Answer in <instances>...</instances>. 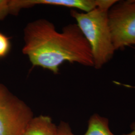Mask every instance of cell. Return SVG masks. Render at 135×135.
Returning <instances> with one entry per match:
<instances>
[{
  "label": "cell",
  "mask_w": 135,
  "mask_h": 135,
  "mask_svg": "<svg viewBox=\"0 0 135 135\" xmlns=\"http://www.w3.org/2000/svg\"><path fill=\"white\" fill-rule=\"evenodd\" d=\"M23 34L22 51L33 67L55 75L65 62L94 67L91 49L76 23L67 25L59 32L52 22L41 18L29 22Z\"/></svg>",
  "instance_id": "6da1fadb"
},
{
  "label": "cell",
  "mask_w": 135,
  "mask_h": 135,
  "mask_svg": "<svg viewBox=\"0 0 135 135\" xmlns=\"http://www.w3.org/2000/svg\"><path fill=\"white\" fill-rule=\"evenodd\" d=\"M109 10L100 7L88 12L72 10L71 16L89 44L94 68L100 69L113 58L115 49L108 21Z\"/></svg>",
  "instance_id": "7a4b0ae2"
},
{
  "label": "cell",
  "mask_w": 135,
  "mask_h": 135,
  "mask_svg": "<svg viewBox=\"0 0 135 135\" xmlns=\"http://www.w3.org/2000/svg\"><path fill=\"white\" fill-rule=\"evenodd\" d=\"M31 108L0 83V135H22L34 118Z\"/></svg>",
  "instance_id": "3957f363"
},
{
  "label": "cell",
  "mask_w": 135,
  "mask_h": 135,
  "mask_svg": "<svg viewBox=\"0 0 135 135\" xmlns=\"http://www.w3.org/2000/svg\"><path fill=\"white\" fill-rule=\"evenodd\" d=\"M108 21L115 51L135 43V0L118 1L108 12Z\"/></svg>",
  "instance_id": "277c9868"
},
{
  "label": "cell",
  "mask_w": 135,
  "mask_h": 135,
  "mask_svg": "<svg viewBox=\"0 0 135 135\" xmlns=\"http://www.w3.org/2000/svg\"><path fill=\"white\" fill-rule=\"evenodd\" d=\"M41 5L64 7L88 12L97 7V0H9L10 15L16 16L22 9Z\"/></svg>",
  "instance_id": "5b68a950"
},
{
  "label": "cell",
  "mask_w": 135,
  "mask_h": 135,
  "mask_svg": "<svg viewBox=\"0 0 135 135\" xmlns=\"http://www.w3.org/2000/svg\"><path fill=\"white\" fill-rule=\"evenodd\" d=\"M57 129L51 117L40 115L30 121L22 135H55Z\"/></svg>",
  "instance_id": "8992f818"
},
{
  "label": "cell",
  "mask_w": 135,
  "mask_h": 135,
  "mask_svg": "<svg viewBox=\"0 0 135 135\" xmlns=\"http://www.w3.org/2000/svg\"><path fill=\"white\" fill-rule=\"evenodd\" d=\"M84 135H115L110 129L108 119L95 114L89 119L87 131Z\"/></svg>",
  "instance_id": "52a82bcc"
},
{
  "label": "cell",
  "mask_w": 135,
  "mask_h": 135,
  "mask_svg": "<svg viewBox=\"0 0 135 135\" xmlns=\"http://www.w3.org/2000/svg\"><path fill=\"white\" fill-rule=\"evenodd\" d=\"M11 49L10 38L0 32V59L5 58L10 53Z\"/></svg>",
  "instance_id": "ba28073f"
},
{
  "label": "cell",
  "mask_w": 135,
  "mask_h": 135,
  "mask_svg": "<svg viewBox=\"0 0 135 135\" xmlns=\"http://www.w3.org/2000/svg\"><path fill=\"white\" fill-rule=\"evenodd\" d=\"M10 15L9 0H0V21Z\"/></svg>",
  "instance_id": "9c48e42d"
},
{
  "label": "cell",
  "mask_w": 135,
  "mask_h": 135,
  "mask_svg": "<svg viewBox=\"0 0 135 135\" xmlns=\"http://www.w3.org/2000/svg\"><path fill=\"white\" fill-rule=\"evenodd\" d=\"M55 135H76L73 133L70 127L65 123H62L57 127Z\"/></svg>",
  "instance_id": "30bf717a"
},
{
  "label": "cell",
  "mask_w": 135,
  "mask_h": 135,
  "mask_svg": "<svg viewBox=\"0 0 135 135\" xmlns=\"http://www.w3.org/2000/svg\"><path fill=\"white\" fill-rule=\"evenodd\" d=\"M131 128V131L130 133L122 135H135V122L132 124Z\"/></svg>",
  "instance_id": "8fae6325"
},
{
  "label": "cell",
  "mask_w": 135,
  "mask_h": 135,
  "mask_svg": "<svg viewBox=\"0 0 135 135\" xmlns=\"http://www.w3.org/2000/svg\"><path fill=\"white\" fill-rule=\"evenodd\" d=\"M134 45H135V44H134Z\"/></svg>",
  "instance_id": "7c38bea8"
}]
</instances>
